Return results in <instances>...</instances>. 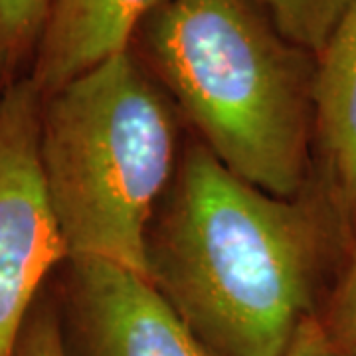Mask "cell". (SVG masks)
<instances>
[{
    "label": "cell",
    "mask_w": 356,
    "mask_h": 356,
    "mask_svg": "<svg viewBox=\"0 0 356 356\" xmlns=\"http://www.w3.org/2000/svg\"><path fill=\"white\" fill-rule=\"evenodd\" d=\"M72 323L83 356H216L153 281L103 259L72 261Z\"/></svg>",
    "instance_id": "5"
},
{
    "label": "cell",
    "mask_w": 356,
    "mask_h": 356,
    "mask_svg": "<svg viewBox=\"0 0 356 356\" xmlns=\"http://www.w3.org/2000/svg\"><path fill=\"white\" fill-rule=\"evenodd\" d=\"M154 72L222 165L280 198H299L313 143L309 51L250 0H165L147 20Z\"/></svg>",
    "instance_id": "2"
},
{
    "label": "cell",
    "mask_w": 356,
    "mask_h": 356,
    "mask_svg": "<svg viewBox=\"0 0 356 356\" xmlns=\"http://www.w3.org/2000/svg\"><path fill=\"white\" fill-rule=\"evenodd\" d=\"M0 79H2V70H0Z\"/></svg>",
    "instance_id": "13"
},
{
    "label": "cell",
    "mask_w": 356,
    "mask_h": 356,
    "mask_svg": "<svg viewBox=\"0 0 356 356\" xmlns=\"http://www.w3.org/2000/svg\"><path fill=\"white\" fill-rule=\"evenodd\" d=\"M42 105L30 77L0 93V356H16L42 281L70 259L40 161Z\"/></svg>",
    "instance_id": "4"
},
{
    "label": "cell",
    "mask_w": 356,
    "mask_h": 356,
    "mask_svg": "<svg viewBox=\"0 0 356 356\" xmlns=\"http://www.w3.org/2000/svg\"><path fill=\"white\" fill-rule=\"evenodd\" d=\"M318 323L346 356H356V242Z\"/></svg>",
    "instance_id": "10"
},
{
    "label": "cell",
    "mask_w": 356,
    "mask_h": 356,
    "mask_svg": "<svg viewBox=\"0 0 356 356\" xmlns=\"http://www.w3.org/2000/svg\"><path fill=\"white\" fill-rule=\"evenodd\" d=\"M177 149L175 113L129 50L44 99L40 161L70 261L149 277L151 220Z\"/></svg>",
    "instance_id": "3"
},
{
    "label": "cell",
    "mask_w": 356,
    "mask_h": 356,
    "mask_svg": "<svg viewBox=\"0 0 356 356\" xmlns=\"http://www.w3.org/2000/svg\"><path fill=\"white\" fill-rule=\"evenodd\" d=\"M283 356H346L329 339L323 325L318 323L317 315H311L303 321V325L297 329L291 344L287 346Z\"/></svg>",
    "instance_id": "12"
},
{
    "label": "cell",
    "mask_w": 356,
    "mask_h": 356,
    "mask_svg": "<svg viewBox=\"0 0 356 356\" xmlns=\"http://www.w3.org/2000/svg\"><path fill=\"white\" fill-rule=\"evenodd\" d=\"M149 236V280L216 356H283L313 315L327 243L317 208L234 175L202 143Z\"/></svg>",
    "instance_id": "1"
},
{
    "label": "cell",
    "mask_w": 356,
    "mask_h": 356,
    "mask_svg": "<svg viewBox=\"0 0 356 356\" xmlns=\"http://www.w3.org/2000/svg\"><path fill=\"white\" fill-rule=\"evenodd\" d=\"M16 356H70L62 327L50 309H38L30 315Z\"/></svg>",
    "instance_id": "11"
},
{
    "label": "cell",
    "mask_w": 356,
    "mask_h": 356,
    "mask_svg": "<svg viewBox=\"0 0 356 356\" xmlns=\"http://www.w3.org/2000/svg\"><path fill=\"white\" fill-rule=\"evenodd\" d=\"M165 0H51L30 79L50 97L95 65L129 50V40Z\"/></svg>",
    "instance_id": "7"
},
{
    "label": "cell",
    "mask_w": 356,
    "mask_h": 356,
    "mask_svg": "<svg viewBox=\"0 0 356 356\" xmlns=\"http://www.w3.org/2000/svg\"><path fill=\"white\" fill-rule=\"evenodd\" d=\"M51 0H0V70L8 77L26 58H34Z\"/></svg>",
    "instance_id": "9"
},
{
    "label": "cell",
    "mask_w": 356,
    "mask_h": 356,
    "mask_svg": "<svg viewBox=\"0 0 356 356\" xmlns=\"http://www.w3.org/2000/svg\"><path fill=\"white\" fill-rule=\"evenodd\" d=\"M315 58L313 140L325 194L337 228L356 242V0Z\"/></svg>",
    "instance_id": "6"
},
{
    "label": "cell",
    "mask_w": 356,
    "mask_h": 356,
    "mask_svg": "<svg viewBox=\"0 0 356 356\" xmlns=\"http://www.w3.org/2000/svg\"><path fill=\"white\" fill-rule=\"evenodd\" d=\"M281 36L317 56L350 0H250Z\"/></svg>",
    "instance_id": "8"
}]
</instances>
